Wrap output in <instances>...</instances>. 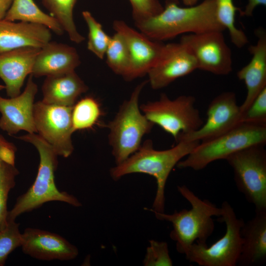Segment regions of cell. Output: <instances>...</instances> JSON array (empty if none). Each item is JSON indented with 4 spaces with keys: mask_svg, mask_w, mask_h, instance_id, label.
<instances>
[{
    "mask_svg": "<svg viewBox=\"0 0 266 266\" xmlns=\"http://www.w3.org/2000/svg\"><path fill=\"white\" fill-rule=\"evenodd\" d=\"M134 23L140 32L160 42L182 34L225 30L217 20L215 0L185 7L177 0H166L160 13Z\"/></svg>",
    "mask_w": 266,
    "mask_h": 266,
    "instance_id": "obj_1",
    "label": "cell"
},
{
    "mask_svg": "<svg viewBox=\"0 0 266 266\" xmlns=\"http://www.w3.org/2000/svg\"><path fill=\"white\" fill-rule=\"evenodd\" d=\"M171 148L156 150L152 141L147 139L135 153L122 163L110 169L113 180L118 181L124 176L135 173H145L153 176L157 190L152 208L148 209L163 213L165 207V188L167 178L173 168L186 157L200 143L196 140H179Z\"/></svg>",
    "mask_w": 266,
    "mask_h": 266,
    "instance_id": "obj_2",
    "label": "cell"
},
{
    "mask_svg": "<svg viewBox=\"0 0 266 266\" xmlns=\"http://www.w3.org/2000/svg\"><path fill=\"white\" fill-rule=\"evenodd\" d=\"M17 138L35 146L40 161L33 183L17 198L13 207L8 212L7 222L15 221L20 215L36 209L47 202L58 201L74 207L81 206V203L75 197L60 191L56 187L54 173L58 166V155L53 147L35 133H28Z\"/></svg>",
    "mask_w": 266,
    "mask_h": 266,
    "instance_id": "obj_3",
    "label": "cell"
},
{
    "mask_svg": "<svg viewBox=\"0 0 266 266\" xmlns=\"http://www.w3.org/2000/svg\"><path fill=\"white\" fill-rule=\"evenodd\" d=\"M177 190L190 203L191 209L175 211L172 214L151 212L157 219L172 224L170 237L176 242L177 251L184 254L194 243L207 244L214 229L212 217H220L222 209L208 200L200 199L186 185L178 186Z\"/></svg>",
    "mask_w": 266,
    "mask_h": 266,
    "instance_id": "obj_4",
    "label": "cell"
},
{
    "mask_svg": "<svg viewBox=\"0 0 266 266\" xmlns=\"http://www.w3.org/2000/svg\"><path fill=\"white\" fill-rule=\"evenodd\" d=\"M266 143V125L241 123L211 139L201 141L176 166L180 169L200 170L215 161L246 148Z\"/></svg>",
    "mask_w": 266,
    "mask_h": 266,
    "instance_id": "obj_5",
    "label": "cell"
},
{
    "mask_svg": "<svg viewBox=\"0 0 266 266\" xmlns=\"http://www.w3.org/2000/svg\"><path fill=\"white\" fill-rule=\"evenodd\" d=\"M147 83L145 80L135 87L130 98L123 102L107 125L108 141L116 165L138 150L143 136L149 133L154 125L141 112L139 105L140 94Z\"/></svg>",
    "mask_w": 266,
    "mask_h": 266,
    "instance_id": "obj_6",
    "label": "cell"
},
{
    "mask_svg": "<svg viewBox=\"0 0 266 266\" xmlns=\"http://www.w3.org/2000/svg\"><path fill=\"white\" fill-rule=\"evenodd\" d=\"M221 220L225 223V234L210 246L194 243L184 254L187 260L200 266H235L239 257L242 239L240 230L244 222L237 217L227 201L222 204Z\"/></svg>",
    "mask_w": 266,
    "mask_h": 266,
    "instance_id": "obj_7",
    "label": "cell"
},
{
    "mask_svg": "<svg viewBox=\"0 0 266 266\" xmlns=\"http://www.w3.org/2000/svg\"><path fill=\"white\" fill-rule=\"evenodd\" d=\"M195 102L192 96L182 95L171 100L163 93L159 100L139 107L150 121L171 134L176 141L180 134L195 131L203 124Z\"/></svg>",
    "mask_w": 266,
    "mask_h": 266,
    "instance_id": "obj_8",
    "label": "cell"
},
{
    "mask_svg": "<svg viewBox=\"0 0 266 266\" xmlns=\"http://www.w3.org/2000/svg\"><path fill=\"white\" fill-rule=\"evenodd\" d=\"M264 145L250 146L226 160L232 167L238 190L255 211L266 210V150Z\"/></svg>",
    "mask_w": 266,
    "mask_h": 266,
    "instance_id": "obj_9",
    "label": "cell"
},
{
    "mask_svg": "<svg viewBox=\"0 0 266 266\" xmlns=\"http://www.w3.org/2000/svg\"><path fill=\"white\" fill-rule=\"evenodd\" d=\"M73 106L49 104L42 100L34 103L33 119L36 133L49 143L58 156L67 158L74 147L71 135Z\"/></svg>",
    "mask_w": 266,
    "mask_h": 266,
    "instance_id": "obj_10",
    "label": "cell"
},
{
    "mask_svg": "<svg viewBox=\"0 0 266 266\" xmlns=\"http://www.w3.org/2000/svg\"><path fill=\"white\" fill-rule=\"evenodd\" d=\"M180 42L193 53L198 69L218 75H228L232 71V52L223 32L183 34Z\"/></svg>",
    "mask_w": 266,
    "mask_h": 266,
    "instance_id": "obj_11",
    "label": "cell"
},
{
    "mask_svg": "<svg viewBox=\"0 0 266 266\" xmlns=\"http://www.w3.org/2000/svg\"><path fill=\"white\" fill-rule=\"evenodd\" d=\"M207 119L197 130L180 134L176 140L205 141L218 136L241 123L242 113L233 92L222 93L209 103Z\"/></svg>",
    "mask_w": 266,
    "mask_h": 266,
    "instance_id": "obj_12",
    "label": "cell"
},
{
    "mask_svg": "<svg viewBox=\"0 0 266 266\" xmlns=\"http://www.w3.org/2000/svg\"><path fill=\"white\" fill-rule=\"evenodd\" d=\"M113 28L123 37L129 51L130 66L123 78L130 81L147 74L158 61L165 44L150 39L121 20L114 21Z\"/></svg>",
    "mask_w": 266,
    "mask_h": 266,
    "instance_id": "obj_13",
    "label": "cell"
},
{
    "mask_svg": "<svg viewBox=\"0 0 266 266\" xmlns=\"http://www.w3.org/2000/svg\"><path fill=\"white\" fill-rule=\"evenodd\" d=\"M196 69V60L186 45L181 42L166 44L156 64L147 73L148 82L153 89L159 90Z\"/></svg>",
    "mask_w": 266,
    "mask_h": 266,
    "instance_id": "obj_14",
    "label": "cell"
},
{
    "mask_svg": "<svg viewBox=\"0 0 266 266\" xmlns=\"http://www.w3.org/2000/svg\"><path fill=\"white\" fill-rule=\"evenodd\" d=\"M38 87L30 74L26 88L19 95L9 98L0 96V128L9 135L23 130L36 133L33 119V106Z\"/></svg>",
    "mask_w": 266,
    "mask_h": 266,
    "instance_id": "obj_15",
    "label": "cell"
},
{
    "mask_svg": "<svg viewBox=\"0 0 266 266\" xmlns=\"http://www.w3.org/2000/svg\"><path fill=\"white\" fill-rule=\"evenodd\" d=\"M20 247L25 254L42 261H69L79 253L78 248L64 237L37 228L24 230Z\"/></svg>",
    "mask_w": 266,
    "mask_h": 266,
    "instance_id": "obj_16",
    "label": "cell"
},
{
    "mask_svg": "<svg viewBox=\"0 0 266 266\" xmlns=\"http://www.w3.org/2000/svg\"><path fill=\"white\" fill-rule=\"evenodd\" d=\"M41 48L24 47L0 54V78L4 83L7 96L21 93L26 77L32 73Z\"/></svg>",
    "mask_w": 266,
    "mask_h": 266,
    "instance_id": "obj_17",
    "label": "cell"
},
{
    "mask_svg": "<svg viewBox=\"0 0 266 266\" xmlns=\"http://www.w3.org/2000/svg\"><path fill=\"white\" fill-rule=\"evenodd\" d=\"M257 43L248 48L252 55L250 61L237 73L247 89L246 98L240 105L241 113L251 105L256 97L266 88V33L263 28L256 30Z\"/></svg>",
    "mask_w": 266,
    "mask_h": 266,
    "instance_id": "obj_18",
    "label": "cell"
},
{
    "mask_svg": "<svg viewBox=\"0 0 266 266\" xmlns=\"http://www.w3.org/2000/svg\"><path fill=\"white\" fill-rule=\"evenodd\" d=\"M80 63L74 47L49 41L41 48L31 74L35 77L63 74L75 71Z\"/></svg>",
    "mask_w": 266,
    "mask_h": 266,
    "instance_id": "obj_19",
    "label": "cell"
},
{
    "mask_svg": "<svg viewBox=\"0 0 266 266\" xmlns=\"http://www.w3.org/2000/svg\"><path fill=\"white\" fill-rule=\"evenodd\" d=\"M51 39L50 30L44 26L0 20V54L24 47L42 48Z\"/></svg>",
    "mask_w": 266,
    "mask_h": 266,
    "instance_id": "obj_20",
    "label": "cell"
},
{
    "mask_svg": "<svg viewBox=\"0 0 266 266\" xmlns=\"http://www.w3.org/2000/svg\"><path fill=\"white\" fill-rule=\"evenodd\" d=\"M242 244L237 266H256L266 261V210L255 211L254 217L240 230Z\"/></svg>",
    "mask_w": 266,
    "mask_h": 266,
    "instance_id": "obj_21",
    "label": "cell"
},
{
    "mask_svg": "<svg viewBox=\"0 0 266 266\" xmlns=\"http://www.w3.org/2000/svg\"><path fill=\"white\" fill-rule=\"evenodd\" d=\"M43 99L47 104L73 106L78 98L88 90L75 71L47 76L42 86Z\"/></svg>",
    "mask_w": 266,
    "mask_h": 266,
    "instance_id": "obj_22",
    "label": "cell"
},
{
    "mask_svg": "<svg viewBox=\"0 0 266 266\" xmlns=\"http://www.w3.org/2000/svg\"><path fill=\"white\" fill-rule=\"evenodd\" d=\"M4 19L42 25L58 35L64 32L56 18L42 11L33 0H13Z\"/></svg>",
    "mask_w": 266,
    "mask_h": 266,
    "instance_id": "obj_23",
    "label": "cell"
},
{
    "mask_svg": "<svg viewBox=\"0 0 266 266\" xmlns=\"http://www.w3.org/2000/svg\"><path fill=\"white\" fill-rule=\"evenodd\" d=\"M77 0H42L44 6L58 21L69 39L76 43L83 42L85 37L76 29L73 16Z\"/></svg>",
    "mask_w": 266,
    "mask_h": 266,
    "instance_id": "obj_24",
    "label": "cell"
},
{
    "mask_svg": "<svg viewBox=\"0 0 266 266\" xmlns=\"http://www.w3.org/2000/svg\"><path fill=\"white\" fill-rule=\"evenodd\" d=\"M101 115L100 105L94 98L87 96L76 101L72 110L74 132L92 128Z\"/></svg>",
    "mask_w": 266,
    "mask_h": 266,
    "instance_id": "obj_25",
    "label": "cell"
},
{
    "mask_svg": "<svg viewBox=\"0 0 266 266\" xmlns=\"http://www.w3.org/2000/svg\"><path fill=\"white\" fill-rule=\"evenodd\" d=\"M216 14L220 24L229 32L232 42L240 48L248 43V39L245 33L236 28L235 17L236 11L241 9L236 7L233 0H215Z\"/></svg>",
    "mask_w": 266,
    "mask_h": 266,
    "instance_id": "obj_26",
    "label": "cell"
},
{
    "mask_svg": "<svg viewBox=\"0 0 266 266\" xmlns=\"http://www.w3.org/2000/svg\"><path fill=\"white\" fill-rule=\"evenodd\" d=\"M105 56L109 67L115 74L124 77L128 70L130 58L127 43L120 33L116 32L111 36Z\"/></svg>",
    "mask_w": 266,
    "mask_h": 266,
    "instance_id": "obj_27",
    "label": "cell"
},
{
    "mask_svg": "<svg viewBox=\"0 0 266 266\" xmlns=\"http://www.w3.org/2000/svg\"><path fill=\"white\" fill-rule=\"evenodd\" d=\"M82 16L88 28L87 48L100 59H103L111 36L103 31L102 25L88 11H84Z\"/></svg>",
    "mask_w": 266,
    "mask_h": 266,
    "instance_id": "obj_28",
    "label": "cell"
},
{
    "mask_svg": "<svg viewBox=\"0 0 266 266\" xmlns=\"http://www.w3.org/2000/svg\"><path fill=\"white\" fill-rule=\"evenodd\" d=\"M18 174L19 171L15 165L0 161V231L8 224L7 202L8 194L15 185V178Z\"/></svg>",
    "mask_w": 266,
    "mask_h": 266,
    "instance_id": "obj_29",
    "label": "cell"
},
{
    "mask_svg": "<svg viewBox=\"0 0 266 266\" xmlns=\"http://www.w3.org/2000/svg\"><path fill=\"white\" fill-rule=\"evenodd\" d=\"M19 226L15 221H9L7 226L0 231V266L4 265L8 255L21 246L22 233Z\"/></svg>",
    "mask_w": 266,
    "mask_h": 266,
    "instance_id": "obj_30",
    "label": "cell"
},
{
    "mask_svg": "<svg viewBox=\"0 0 266 266\" xmlns=\"http://www.w3.org/2000/svg\"><path fill=\"white\" fill-rule=\"evenodd\" d=\"M150 245L143 261L145 266H171L172 261L170 257L166 242L155 240L149 241Z\"/></svg>",
    "mask_w": 266,
    "mask_h": 266,
    "instance_id": "obj_31",
    "label": "cell"
},
{
    "mask_svg": "<svg viewBox=\"0 0 266 266\" xmlns=\"http://www.w3.org/2000/svg\"><path fill=\"white\" fill-rule=\"evenodd\" d=\"M241 122L266 125V88L259 93L249 107L242 113Z\"/></svg>",
    "mask_w": 266,
    "mask_h": 266,
    "instance_id": "obj_32",
    "label": "cell"
},
{
    "mask_svg": "<svg viewBox=\"0 0 266 266\" xmlns=\"http://www.w3.org/2000/svg\"><path fill=\"white\" fill-rule=\"evenodd\" d=\"M134 23L160 13L164 8L158 0H129Z\"/></svg>",
    "mask_w": 266,
    "mask_h": 266,
    "instance_id": "obj_33",
    "label": "cell"
},
{
    "mask_svg": "<svg viewBox=\"0 0 266 266\" xmlns=\"http://www.w3.org/2000/svg\"><path fill=\"white\" fill-rule=\"evenodd\" d=\"M16 148L15 145L0 134V161L15 165Z\"/></svg>",
    "mask_w": 266,
    "mask_h": 266,
    "instance_id": "obj_34",
    "label": "cell"
},
{
    "mask_svg": "<svg viewBox=\"0 0 266 266\" xmlns=\"http://www.w3.org/2000/svg\"><path fill=\"white\" fill-rule=\"evenodd\" d=\"M266 5V0H248L244 10H241L242 16L249 17L253 15L255 9L259 5Z\"/></svg>",
    "mask_w": 266,
    "mask_h": 266,
    "instance_id": "obj_35",
    "label": "cell"
},
{
    "mask_svg": "<svg viewBox=\"0 0 266 266\" xmlns=\"http://www.w3.org/2000/svg\"><path fill=\"white\" fill-rule=\"evenodd\" d=\"M13 0H0V20L5 18Z\"/></svg>",
    "mask_w": 266,
    "mask_h": 266,
    "instance_id": "obj_36",
    "label": "cell"
},
{
    "mask_svg": "<svg viewBox=\"0 0 266 266\" xmlns=\"http://www.w3.org/2000/svg\"><path fill=\"white\" fill-rule=\"evenodd\" d=\"M183 4L186 6H191L197 4L199 0H182Z\"/></svg>",
    "mask_w": 266,
    "mask_h": 266,
    "instance_id": "obj_37",
    "label": "cell"
},
{
    "mask_svg": "<svg viewBox=\"0 0 266 266\" xmlns=\"http://www.w3.org/2000/svg\"><path fill=\"white\" fill-rule=\"evenodd\" d=\"M5 89V86H4V85H0V90H3V89Z\"/></svg>",
    "mask_w": 266,
    "mask_h": 266,
    "instance_id": "obj_38",
    "label": "cell"
}]
</instances>
